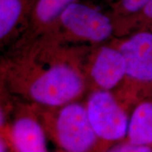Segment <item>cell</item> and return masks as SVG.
<instances>
[{
  "label": "cell",
  "instance_id": "obj_1",
  "mask_svg": "<svg viewBox=\"0 0 152 152\" xmlns=\"http://www.w3.org/2000/svg\"><path fill=\"white\" fill-rule=\"evenodd\" d=\"M90 47L63 42L52 34L14 44L1 58V86L42 107L83 100L89 92L84 64Z\"/></svg>",
  "mask_w": 152,
  "mask_h": 152
},
{
  "label": "cell",
  "instance_id": "obj_2",
  "mask_svg": "<svg viewBox=\"0 0 152 152\" xmlns=\"http://www.w3.org/2000/svg\"><path fill=\"white\" fill-rule=\"evenodd\" d=\"M110 42L125 61L124 79L114 94L130 113L137 104L152 96V33L138 30Z\"/></svg>",
  "mask_w": 152,
  "mask_h": 152
},
{
  "label": "cell",
  "instance_id": "obj_3",
  "mask_svg": "<svg viewBox=\"0 0 152 152\" xmlns=\"http://www.w3.org/2000/svg\"><path fill=\"white\" fill-rule=\"evenodd\" d=\"M54 152H93L96 137L89 121L84 99L54 108L32 104Z\"/></svg>",
  "mask_w": 152,
  "mask_h": 152
},
{
  "label": "cell",
  "instance_id": "obj_4",
  "mask_svg": "<svg viewBox=\"0 0 152 152\" xmlns=\"http://www.w3.org/2000/svg\"><path fill=\"white\" fill-rule=\"evenodd\" d=\"M52 35L63 42L96 46L115 37V26L109 13L78 1L64 11Z\"/></svg>",
  "mask_w": 152,
  "mask_h": 152
},
{
  "label": "cell",
  "instance_id": "obj_5",
  "mask_svg": "<svg viewBox=\"0 0 152 152\" xmlns=\"http://www.w3.org/2000/svg\"><path fill=\"white\" fill-rule=\"evenodd\" d=\"M89 121L96 137L93 152H106L126 139L130 112L113 92L89 91L84 99Z\"/></svg>",
  "mask_w": 152,
  "mask_h": 152
},
{
  "label": "cell",
  "instance_id": "obj_6",
  "mask_svg": "<svg viewBox=\"0 0 152 152\" xmlns=\"http://www.w3.org/2000/svg\"><path fill=\"white\" fill-rule=\"evenodd\" d=\"M84 71L89 91L99 90L114 92L125 77L124 56L110 42L90 47L85 57Z\"/></svg>",
  "mask_w": 152,
  "mask_h": 152
},
{
  "label": "cell",
  "instance_id": "obj_7",
  "mask_svg": "<svg viewBox=\"0 0 152 152\" xmlns=\"http://www.w3.org/2000/svg\"><path fill=\"white\" fill-rule=\"evenodd\" d=\"M6 125L18 152H52L49 140L32 104L16 99L9 123Z\"/></svg>",
  "mask_w": 152,
  "mask_h": 152
},
{
  "label": "cell",
  "instance_id": "obj_8",
  "mask_svg": "<svg viewBox=\"0 0 152 152\" xmlns=\"http://www.w3.org/2000/svg\"><path fill=\"white\" fill-rule=\"evenodd\" d=\"M37 0H0V47L8 49L22 37Z\"/></svg>",
  "mask_w": 152,
  "mask_h": 152
},
{
  "label": "cell",
  "instance_id": "obj_9",
  "mask_svg": "<svg viewBox=\"0 0 152 152\" xmlns=\"http://www.w3.org/2000/svg\"><path fill=\"white\" fill-rule=\"evenodd\" d=\"M78 1L80 0H37L27 29L14 44L27 42L40 36L52 34L64 11Z\"/></svg>",
  "mask_w": 152,
  "mask_h": 152
},
{
  "label": "cell",
  "instance_id": "obj_10",
  "mask_svg": "<svg viewBox=\"0 0 152 152\" xmlns=\"http://www.w3.org/2000/svg\"><path fill=\"white\" fill-rule=\"evenodd\" d=\"M125 140L152 147V96L139 102L130 111Z\"/></svg>",
  "mask_w": 152,
  "mask_h": 152
},
{
  "label": "cell",
  "instance_id": "obj_11",
  "mask_svg": "<svg viewBox=\"0 0 152 152\" xmlns=\"http://www.w3.org/2000/svg\"><path fill=\"white\" fill-rule=\"evenodd\" d=\"M113 20L115 37H122L138 30L152 33V0L136 14Z\"/></svg>",
  "mask_w": 152,
  "mask_h": 152
},
{
  "label": "cell",
  "instance_id": "obj_12",
  "mask_svg": "<svg viewBox=\"0 0 152 152\" xmlns=\"http://www.w3.org/2000/svg\"><path fill=\"white\" fill-rule=\"evenodd\" d=\"M113 19L130 16L140 11L151 0H104Z\"/></svg>",
  "mask_w": 152,
  "mask_h": 152
},
{
  "label": "cell",
  "instance_id": "obj_13",
  "mask_svg": "<svg viewBox=\"0 0 152 152\" xmlns=\"http://www.w3.org/2000/svg\"><path fill=\"white\" fill-rule=\"evenodd\" d=\"M106 152H152V147L137 145L125 140L113 145Z\"/></svg>",
  "mask_w": 152,
  "mask_h": 152
},
{
  "label": "cell",
  "instance_id": "obj_14",
  "mask_svg": "<svg viewBox=\"0 0 152 152\" xmlns=\"http://www.w3.org/2000/svg\"><path fill=\"white\" fill-rule=\"evenodd\" d=\"M0 152H18L12 143L6 125H0Z\"/></svg>",
  "mask_w": 152,
  "mask_h": 152
}]
</instances>
